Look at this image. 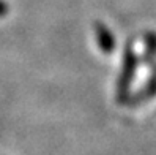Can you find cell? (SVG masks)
<instances>
[{"label": "cell", "instance_id": "obj_2", "mask_svg": "<svg viewBox=\"0 0 156 155\" xmlns=\"http://www.w3.org/2000/svg\"><path fill=\"white\" fill-rule=\"evenodd\" d=\"M95 33H96V40H98V46L104 54H111L115 48V38L112 32L107 29V25L103 22H95Z\"/></svg>", "mask_w": 156, "mask_h": 155}, {"label": "cell", "instance_id": "obj_4", "mask_svg": "<svg viewBox=\"0 0 156 155\" xmlns=\"http://www.w3.org/2000/svg\"><path fill=\"white\" fill-rule=\"evenodd\" d=\"M145 43V52H144V60L151 63L156 57V33L154 32H147L144 36Z\"/></svg>", "mask_w": 156, "mask_h": 155}, {"label": "cell", "instance_id": "obj_5", "mask_svg": "<svg viewBox=\"0 0 156 155\" xmlns=\"http://www.w3.org/2000/svg\"><path fill=\"white\" fill-rule=\"evenodd\" d=\"M8 10H10V8H8V5L3 2V0H0V17L6 16V14H8Z\"/></svg>", "mask_w": 156, "mask_h": 155}, {"label": "cell", "instance_id": "obj_3", "mask_svg": "<svg viewBox=\"0 0 156 155\" xmlns=\"http://www.w3.org/2000/svg\"><path fill=\"white\" fill-rule=\"evenodd\" d=\"M154 95H156V67H154V70H153V73H151L148 83H147L136 95H133V97L128 98L126 103H129L131 106H136V105H140V103L147 101V100L153 98Z\"/></svg>", "mask_w": 156, "mask_h": 155}, {"label": "cell", "instance_id": "obj_1", "mask_svg": "<svg viewBox=\"0 0 156 155\" xmlns=\"http://www.w3.org/2000/svg\"><path fill=\"white\" fill-rule=\"evenodd\" d=\"M137 70V57L131 46H126L123 54V63H122V71L117 81V101L123 105L129 98V89L134 81V75Z\"/></svg>", "mask_w": 156, "mask_h": 155}]
</instances>
